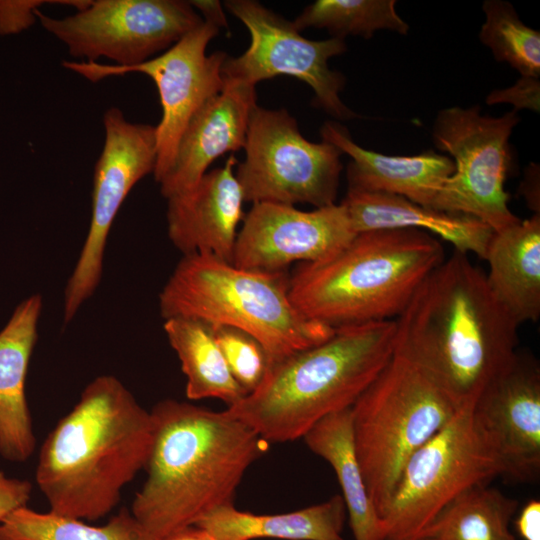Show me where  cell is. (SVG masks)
<instances>
[{
	"label": "cell",
	"instance_id": "6da1fadb",
	"mask_svg": "<svg viewBox=\"0 0 540 540\" xmlns=\"http://www.w3.org/2000/svg\"><path fill=\"white\" fill-rule=\"evenodd\" d=\"M395 324L394 354L459 408L472 406L518 351L519 325L485 273L456 251L424 279Z\"/></svg>",
	"mask_w": 540,
	"mask_h": 540
},
{
	"label": "cell",
	"instance_id": "7a4b0ae2",
	"mask_svg": "<svg viewBox=\"0 0 540 540\" xmlns=\"http://www.w3.org/2000/svg\"><path fill=\"white\" fill-rule=\"evenodd\" d=\"M150 412L154 428L146 480L130 512L154 540H162L234 505L246 470L269 443L224 410L164 399Z\"/></svg>",
	"mask_w": 540,
	"mask_h": 540
},
{
	"label": "cell",
	"instance_id": "3957f363",
	"mask_svg": "<svg viewBox=\"0 0 540 540\" xmlns=\"http://www.w3.org/2000/svg\"><path fill=\"white\" fill-rule=\"evenodd\" d=\"M153 418L113 375L89 382L43 442L35 478L51 512L86 521L106 516L144 469Z\"/></svg>",
	"mask_w": 540,
	"mask_h": 540
},
{
	"label": "cell",
	"instance_id": "277c9868",
	"mask_svg": "<svg viewBox=\"0 0 540 540\" xmlns=\"http://www.w3.org/2000/svg\"><path fill=\"white\" fill-rule=\"evenodd\" d=\"M395 320L335 328L325 341L269 365L259 387L224 411L267 443L307 433L351 408L394 356Z\"/></svg>",
	"mask_w": 540,
	"mask_h": 540
},
{
	"label": "cell",
	"instance_id": "5b68a950",
	"mask_svg": "<svg viewBox=\"0 0 540 540\" xmlns=\"http://www.w3.org/2000/svg\"><path fill=\"white\" fill-rule=\"evenodd\" d=\"M444 259L440 240L426 232H363L325 260L300 263L289 296L306 317L331 328L395 320Z\"/></svg>",
	"mask_w": 540,
	"mask_h": 540
},
{
	"label": "cell",
	"instance_id": "8992f818",
	"mask_svg": "<svg viewBox=\"0 0 540 540\" xmlns=\"http://www.w3.org/2000/svg\"><path fill=\"white\" fill-rule=\"evenodd\" d=\"M163 319L189 317L256 338L270 364L315 346L335 331L301 313L285 272L236 267L209 254L183 255L159 294Z\"/></svg>",
	"mask_w": 540,
	"mask_h": 540
},
{
	"label": "cell",
	"instance_id": "52a82bcc",
	"mask_svg": "<svg viewBox=\"0 0 540 540\" xmlns=\"http://www.w3.org/2000/svg\"><path fill=\"white\" fill-rule=\"evenodd\" d=\"M459 409L418 368L395 354L352 405L355 453L380 520L410 456Z\"/></svg>",
	"mask_w": 540,
	"mask_h": 540
},
{
	"label": "cell",
	"instance_id": "ba28073f",
	"mask_svg": "<svg viewBox=\"0 0 540 540\" xmlns=\"http://www.w3.org/2000/svg\"><path fill=\"white\" fill-rule=\"evenodd\" d=\"M472 406L460 408L406 462L381 517L383 540H417L459 495L501 475L497 460L474 426Z\"/></svg>",
	"mask_w": 540,
	"mask_h": 540
},
{
	"label": "cell",
	"instance_id": "9c48e42d",
	"mask_svg": "<svg viewBox=\"0 0 540 540\" xmlns=\"http://www.w3.org/2000/svg\"><path fill=\"white\" fill-rule=\"evenodd\" d=\"M519 121L515 109L499 117L481 114L479 106L440 110L432 138L452 157L455 170L431 208L472 216L493 232L519 222L508 207L510 195L505 190L512 162L509 138Z\"/></svg>",
	"mask_w": 540,
	"mask_h": 540
},
{
	"label": "cell",
	"instance_id": "30bf717a",
	"mask_svg": "<svg viewBox=\"0 0 540 540\" xmlns=\"http://www.w3.org/2000/svg\"><path fill=\"white\" fill-rule=\"evenodd\" d=\"M244 149L235 175L245 201L316 208L335 204L343 153L329 142L306 139L287 110L256 105Z\"/></svg>",
	"mask_w": 540,
	"mask_h": 540
},
{
	"label": "cell",
	"instance_id": "8fae6325",
	"mask_svg": "<svg viewBox=\"0 0 540 540\" xmlns=\"http://www.w3.org/2000/svg\"><path fill=\"white\" fill-rule=\"evenodd\" d=\"M41 26L84 62L100 58L131 67L166 51L203 18L189 1L92 0L75 14L54 18L37 10Z\"/></svg>",
	"mask_w": 540,
	"mask_h": 540
},
{
	"label": "cell",
	"instance_id": "7c38bea8",
	"mask_svg": "<svg viewBox=\"0 0 540 540\" xmlns=\"http://www.w3.org/2000/svg\"><path fill=\"white\" fill-rule=\"evenodd\" d=\"M220 28L203 22L161 54L135 66L84 61H64L63 67L91 82L128 73L150 77L158 90L162 117L156 125V164L153 172L160 183L171 168L179 140L193 116L224 86L222 66L228 55L206 48Z\"/></svg>",
	"mask_w": 540,
	"mask_h": 540
},
{
	"label": "cell",
	"instance_id": "4fadbf2b",
	"mask_svg": "<svg viewBox=\"0 0 540 540\" xmlns=\"http://www.w3.org/2000/svg\"><path fill=\"white\" fill-rule=\"evenodd\" d=\"M225 7L248 29L251 42L238 57H227L222 66L226 79L256 86L280 75L295 77L315 93L314 103L339 120L357 115L341 100L344 76L328 61L346 51L343 38L314 41L303 37L292 21L255 0H227Z\"/></svg>",
	"mask_w": 540,
	"mask_h": 540
},
{
	"label": "cell",
	"instance_id": "5bb4252c",
	"mask_svg": "<svg viewBox=\"0 0 540 540\" xmlns=\"http://www.w3.org/2000/svg\"><path fill=\"white\" fill-rule=\"evenodd\" d=\"M103 124L105 139L94 168L90 225L64 291V324L97 289L117 213L132 188L153 173L156 164L155 126L132 123L117 107L106 110Z\"/></svg>",
	"mask_w": 540,
	"mask_h": 540
},
{
	"label": "cell",
	"instance_id": "9a60e30c",
	"mask_svg": "<svg viewBox=\"0 0 540 540\" xmlns=\"http://www.w3.org/2000/svg\"><path fill=\"white\" fill-rule=\"evenodd\" d=\"M356 235L342 203L312 211L271 202L253 203L238 231L233 265L285 272L294 262L315 263L331 257Z\"/></svg>",
	"mask_w": 540,
	"mask_h": 540
},
{
	"label": "cell",
	"instance_id": "2e32d148",
	"mask_svg": "<svg viewBox=\"0 0 540 540\" xmlns=\"http://www.w3.org/2000/svg\"><path fill=\"white\" fill-rule=\"evenodd\" d=\"M474 426L497 460L501 475L535 481L540 473V367L517 351L471 409Z\"/></svg>",
	"mask_w": 540,
	"mask_h": 540
},
{
	"label": "cell",
	"instance_id": "e0dca14e",
	"mask_svg": "<svg viewBox=\"0 0 540 540\" xmlns=\"http://www.w3.org/2000/svg\"><path fill=\"white\" fill-rule=\"evenodd\" d=\"M231 154L190 190L167 199V231L183 255L209 254L233 263L244 196Z\"/></svg>",
	"mask_w": 540,
	"mask_h": 540
},
{
	"label": "cell",
	"instance_id": "ac0fdd59",
	"mask_svg": "<svg viewBox=\"0 0 540 540\" xmlns=\"http://www.w3.org/2000/svg\"><path fill=\"white\" fill-rule=\"evenodd\" d=\"M256 105L255 86L224 78L223 89L186 126L173 164L159 183L163 197L190 190L217 158L244 148Z\"/></svg>",
	"mask_w": 540,
	"mask_h": 540
},
{
	"label": "cell",
	"instance_id": "d6986e66",
	"mask_svg": "<svg viewBox=\"0 0 540 540\" xmlns=\"http://www.w3.org/2000/svg\"><path fill=\"white\" fill-rule=\"evenodd\" d=\"M323 141L349 155L348 189L393 194L431 208L445 181L454 173L453 160L428 151L413 156H391L367 150L354 142L346 127L327 121Z\"/></svg>",
	"mask_w": 540,
	"mask_h": 540
},
{
	"label": "cell",
	"instance_id": "ffe728a7",
	"mask_svg": "<svg viewBox=\"0 0 540 540\" xmlns=\"http://www.w3.org/2000/svg\"><path fill=\"white\" fill-rule=\"evenodd\" d=\"M42 306L40 294L29 296L0 331V455L12 462L26 461L35 448L25 383Z\"/></svg>",
	"mask_w": 540,
	"mask_h": 540
},
{
	"label": "cell",
	"instance_id": "44dd1931",
	"mask_svg": "<svg viewBox=\"0 0 540 540\" xmlns=\"http://www.w3.org/2000/svg\"><path fill=\"white\" fill-rule=\"evenodd\" d=\"M356 234L412 229L444 240L454 251L485 259L493 230L480 220L416 204L404 197L348 189L341 202Z\"/></svg>",
	"mask_w": 540,
	"mask_h": 540
},
{
	"label": "cell",
	"instance_id": "7402d4cb",
	"mask_svg": "<svg viewBox=\"0 0 540 540\" xmlns=\"http://www.w3.org/2000/svg\"><path fill=\"white\" fill-rule=\"evenodd\" d=\"M487 284L520 326L540 316V215L493 232L485 259Z\"/></svg>",
	"mask_w": 540,
	"mask_h": 540
},
{
	"label": "cell",
	"instance_id": "603a6c76",
	"mask_svg": "<svg viewBox=\"0 0 540 540\" xmlns=\"http://www.w3.org/2000/svg\"><path fill=\"white\" fill-rule=\"evenodd\" d=\"M347 517L341 495L297 511L258 515L221 507L202 517L195 525L216 540H344L342 531Z\"/></svg>",
	"mask_w": 540,
	"mask_h": 540
},
{
	"label": "cell",
	"instance_id": "cb8c5ba5",
	"mask_svg": "<svg viewBox=\"0 0 540 540\" xmlns=\"http://www.w3.org/2000/svg\"><path fill=\"white\" fill-rule=\"evenodd\" d=\"M307 447L333 468L355 540H383L382 522L356 457L350 408L327 415L303 436Z\"/></svg>",
	"mask_w": 540,
	"mask_h": 540
},
{
	"label": "cell",
	"instance_id": "d4e9b609",
	"mask_svg": "<svg viewBox=\"0 0 540 540\" xmlns=\"http://www.w3.org/2000/svg\"><path fill=\"white\" fill-rule=\"evenodd\" d=\"M163 328L186 377L188 399L216 398L228 407L246 396L230 373L211 325L173 317L165 319Z\"/></svg>",
	"mask_w": 540,
	"mask_h": 540
},
{
	"label": "cell",
	"instance_id": "484cf974",
	"mask_svg": "<svg viewBox=\"0 0 540 540\" xmlns=\"http://www.w3.org/2000/svg\"><path fill=\"white\" fill-rule=\"evenodd\" d=\"M518 501L478 485L447 505L417 540H517L509 525Z\"/></svg>",
	"mask_w": 540,
	"mask_h": 540
},
{
	"label": "cell",
	"instance_id": "4316f807",
	"mask_svg": "<svg viewBox=\"0 0 540 540\" xmlns=\"http://www.w3.org/2000/svg\"><path fill=\"white\" fill-rule=\"evenodd\" d=\"M0 540H154L124 508L106 524L93 526L54 512L23 507L0 523Z\"/></svg>",
	"mask_w": 540,
	"mask_h": 540
},
{
	"label": "cell",
	"instance_id": "83f0119b",
	"mask_svg": "<svg viewBox=\"0 0 540 540\" xmlns=\"http://www.w3.org/2000/svg\"><path fill=\"white\" fill-rule=\"evenodd\" d=\"M395 7V0H317L292 22L299 32L326 29L332 37L343 39L347 35L368 39L379 30L406 35L409 25Z\"/></svg>",
	"mask_w": 540,
	"mask_h": 540
},
{
	"label": "cell",
	"instance_id": "f1b7e54d",
	"mask_svg": "<svg viewBox=\"0 0 540 540\" xmlns=\"http://www.w3.org/2000/svg\"><path fill=\"white\" fill-rule=\"evenodd\" d=\"M485 22L479 39L496 61L507 62L521 76H540V33L526 26L514 7L502 0L483 3Z\"/></svg>",
	"mask_w": 540,
	"mask_h": 540
},
{
	"label": "cell",
	"instance_id": "f546056e",
	"mask_svg": "<svg viewBox=\"0 0 540 540\" xmlns=\"http://www.w3.org/2000/svg\"><path fill=\"white\" fill-rule=\"evenodd\" d=\"M214 336L235 381L246 395L263 381L270 365L262 344L250 334L229 326H212Z\"/></svg>",
	"mask_w": 540,
	"mask_h": 540
},
{
	"label": "cell",
	"instance_id": "4dcf8cb0",
	"mask_svg": "<svg viewBox=\"0 0 540 540\" xmlns=\"http://www.w3.org/2000/svg\"><path fill=\"white\" fill-rule=\"evenodd\" d=\"M487 104L510 103L515 110L529 109L539 111L540 82L536 77L521 76L511 87L495 90L486 98Z\"/></svg>",
	"mask_w": 540,
	"mask_h": 540
},
{
	"label": "cell",
	"instance_id": "1f68e13d",
	"mask_svg": "<svg viewBox=\"0 0 540 540\" xmlns=\"http://www.w3.org/2000/svg\"><path fill=\"white\" fill-rule=\"evenodd\" d=\"M46 1H0V34L18 33L34 23L36 12Z\"/></svg>",
	"mask_w": 540,
	"mask_h": 540
},
{
	"label": "cell",
	"instance_id": "d6a6232c",
	"mask_svg": "<svg viewBox=\"0 0 540 540\" xmlns=\"http://www.w3.org/2000/svg\"><path fill=\"white\" fill-rule=\"evenodd\" d=\"M31 491L29 481L9 478L0 471V523L16 510L27 507Z\"/></svg>",
	"mask_w": 540,
	"mask_h": 540
},
{
	"label": "cell",
	"instance_id": "836d02e7",
	"mask_svg": "<svg viewBox=\"0 0 540 540\" xmlns=\"http://www.w3.org/2000/svg\"><path fill=\"white\" fill-rule=\"evenodd\" d=\"M519 535L524 540H540V502L530 500L521 509L515 522Z\"/></svg>",
	"mask_w": 540,
	"mask_h": 540
},
{
	"label": "cell",
	"instance_id": "e575fe53",
	"mask_svg": "<svg viewBox=\"0 0 540 540\" xmlns=\"http://www.w3.org/2000/svg\"><path fill=\"white\" fill-rule=\"evenodd\" d=\"M196 11H200L204 16L203 20L215 24L219 28L227 29V19L222 9V4L218 0H194L189 1Z\"/></svg>",
	"mask_w": 540,
	"mask_h": 540
},
{
	"label": "cell",
	"instance_id": "d590c367",
	"mask_svg": "<svg viewBox=\"0 0 540 540\" xmlns=\"http://www.w3.org/2000/svg\"><path fill=\"white\" fill-rule=\"evenodd\" d=\"M162 540H216L206 530L196 526H188L167 536Z\"/></svg>",
	"mask_w": 540,
	"mask_h": 540
}]
</instances>
